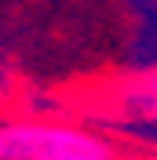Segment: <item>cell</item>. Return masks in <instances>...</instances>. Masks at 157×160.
Segmentation results:
<instances>
[{
  "instance_id": "obj_1",
  "label": "cell",
  "mask_w": 157,
  "mask_h": 160,
  "mask_svg": "<svg viewBox=\"0 0 157 160\" xmlns=\"http://www.w3.org/2000/svg\"><path fill=\"white\" fill-rule=\"evenodd\" d=\"M106 135L73 124L8 120L0 124V160H113Z\"/></svg>"
},
{
  "instance_id": "obj_2",
  "label": "cell",
  "mask_w": 157,
  "mask_h": 160,
  "mask_svg": "<svg viewBox=\"0 0 157 160\" xmlns=\"http://www.w3.org/2000/svg\"><path fill=\"white\" fill-rule=\"evenodd\" d=\"M117 109H121V117L135 120L143 128H157V73H143V77L121 84Z\"/></svg>"
}]
</instances>
